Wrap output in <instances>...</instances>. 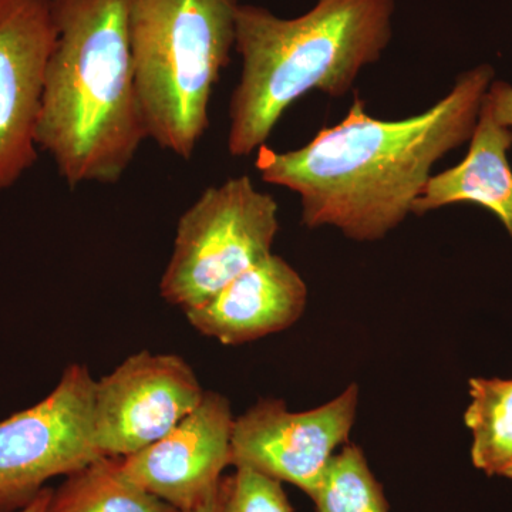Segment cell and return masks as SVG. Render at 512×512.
I'll list each match as a JSON object with an SVG mask.
<instances>
[{
  "mask_svg": "<svg viewBox=\"0 0 512 512\" xmlns=\"http://www.w3.org/2000/svg\"><path fill=\"white\" fill-rule=\"evenodd\" d=\"M494 76L491 64L467 70L446 97L402 120L375 119L356 97L345 119L305 146L259 148L256 170L266 184L299 195L306 228L380 241L412 214L437 161L470 141Z\"/></svg>",
  "mask_w": 512,
  "mask_h": 512,
  "instance_id": "6da1fadb",
  "label": "cell"
},
{
  "mask_svg": "<svg viewBox=\"0 0 512 512\" xmlns=\"http://www.w3.org/2000/svg\"><path fill=\"white\" fill-rule=\"evenodd\" d=\"M134 0H50L57 37L36 141L69 187L119 183L147 131L134 84Z\"/></svg>",
  "mask_w": 512,
  "mask_h": 512,
  "instance_id": "7a4b0ae2",
  "label": "cell"
},
{
  "mask_svg": "<svg viewBox=\"0 0 512 512\" xmlns=\"http://www.w3.org/2000/svg\"><path fill=\"white\" fill-rule=\"evenodd\" d=\"M394 6L396 0H318L293 19L239 6L235 50L242 73L229 103V154L247 157L266 146L285 111L305 94L349 93L389 46Z\"/></svg>",
  "mask_w": 512,
  "mask_h": 512,
  "instance_id": "3957f363",
  "label": "cell"
},
{
  "mask_svg": "<svg viewBox=\"0 0 512 512\" xmlns=\"http://www.w3.org/2000/svg\"><path fill=\"white\" fill-rule=\"evenodd\" d=\"M239 0H134V84L147 137L190 160L235 47Z\"/></svg>",
  "mask_w": 512,
  "mask_h": 512,
  "instance_id": "277c9868",
  "label": "cell"
},
{
  "mask_svg": "<svg viewBox=\"0 0 512 512\" xmlns=\"http://www.w3.org/2000/svg\"><path fill=\"white\" fill-rule=\"evenodd\" d=\"M278 212L275 198L248 175L205 188L178 220L161 296L187 312L274 254Z\"/></svg>",
  "mask_w": 512,
  "mask_h": 512,
  "instance_id": "5b68a950",
  "label": "cell"
},
{
  "mask_svg": "<svg viewBox=\"0 0 512 512\" xmlns=\"http://www.w3.org/2000/svg\"><path fill=\"white\" fill-rule=\"evenodd\" d=\"M96 384L76 363L42 402L0 421V512L22 510L47 481L104 457L94 437Z\"/></svg>",
  "mask_w": 512,
  "mask_h": 512,
  "instance_id": "8992f818",
  "label": "cell"
},
{
  "mask_svg": "<svg viewBox=\"0 0 512 512\" xmlns=\"http://www.w3.org/2000/svg\"><path fill=\"white\" fill-rule=\"evenodd\" d=\"M357 404L356 384L306 412H291L281 399L259 400L234 421L231 466L252 468L312 498L336 450L349 443Z\"/></svg>",
  "mask_w": 512,
  "mask_h": 512,
  "instance_id": "52a82bcc",
  "label": "cell"
},
{
  "mask_svg": "<svg viewBox=\"0 0 512 512\" xmlns=\"http://www.w3.org/2000/svg\"><path fill=\"white\" fill-rule=\"evenodd\" d=\"M194 370L171 353H136L97 380L94 437L104 457H128L180 423L201 403Z\"/></svg>",
  "mask_w": 512,
  "mask_h": 512,
  "instance_id": "ba28073f",
  "label": "cell"
},
{
  "mask_svg": "<svg viewBox=\"0 0 512 512\" xmlns=\"http://www.w3.org/2000/svg\"><path fill=\"white\" fill-rule=\"evenodd\" d=\"M56 37L50 0H0V194L39 158L37 123Z\"/></svg>",
  "mask_w": 512,
  "mask_h": 512,
  "instance_id": "9c48e42d",
  "label": "cell"
},
{
  "mask_svg": "<svg viewBox=\"0 0 512 512\" xmlns=\"http://www.w3.org/2000/svg\"><path fill=\"white\" fill-rule=\"evenodd\" d=\"M234 416L227 397L205 392L170 433L123 457L124 476L181 512L204 503L231 466Z\"/></svg>",
  "mask_w": 512,
  "mask_h": 512,
  "instance_id": "30bf717a",
  "label": "cell"
},
{
  "mask_svg": "<svg viewBox=\"0 0 512 512\" xmlns=\"http://www.w3.org/2000/svg\"><path fill=\"white\" fill-rule=\"evenodd\" d=\"M306 303L302 276L282 256L271 254L184 313L201 335L237 346L291 328Z\"/></svg>",
  "mask_w": 512,
  "mask_h": 512,
  "instance_id": "8fae6325",
  "label": "cell"
},
{
  "mask_svg": "<svg viewBox=\"0 0 512 512\" xmlns=\"http://www.w3.org/2000/svg\"><path fill=\"white\" fill-rule=\"evenodd\" d=\"M511 147V128L500 126L481 103L466 158L456 167L431 175L414 201L412 214L421 217L448 205H478L493 212L512 241Z\"/></svg>",
  "mask_w": 512,
  "mask_h": 512,
  "instance_id": "7c38bea8",
  "label": "cell"
},
{
  "mask_svg": "<svg viewBox=\"0 0 512 512\" xmlns=\"http://www.w3.org/2000/svg\"><path fill=\"white\" fill-rule=\"evenodd\" d=\"M123 457H100L66 477L47 512H181L133 483L121 470Z\"/></svg>",
  "mask_w": 512,
  "mask_h": 512,
  "instance_id": "4fadbf2b",
  "label": "cell"
},
{
  "mask_svg": "<svg viewBox=\"0 0 512 512\" xmlns=\"http://www.w3.org/2000/svg\"><path fill=\"white\" fill-rule=\"evenodd\" d=\"M464 421L473 434L471 460L491 477H510L512 471V379H470Z\"/></svg>",
  "mask_w": 512,
  "mask_h": 512,
  "instance_id": "5bb4252c",
  "label": "cell"
},
{
  "mask_svg": "<svg viewBox=\"0 0 512 512\" xmlns=\"http://www.w3.org/2000/svg\"><path fill=\"white\" fill-rule=\"evenodd\" d=\"M318 512H389L382 485L373 476L362 448L348 443L330 461L312 497Z\"/></svg>",
  "mask_w": 512,
  "mask_h": 512,
  "instance_id": "9a60e30c",
  "label": "cell"
},
{
  "mask_svg": "<svg viewBox=\"0 0 512 512\" xmlns=\"http://www.w3.org/2000/svg\"><path fill=\"white\" fill-rule=\"evenodd\" d=\"M221 512H293L281 481L248 467L224 477Z\"/></svg>",
  "mask_w": 512,
  "mask_h": 512,
  "instance_id": "2e32d148",
  "label": "cell"
},
{
  "mask_svg": "<svg viewBox=\"0 0 512 512\" xmlns=\"http://www.w3.org/2000/svg\"><path fill=\"white\" fill-rule=\"evenodd\" d=\"M483 106L490 111L491 116L500 126L512 127L511 84L494 80L488 87L487 93H485Z\"/></svg>",
  "mask_w": 512,
  "mask_h": 512,
  "instance_id": "e0dca14e",
  "label": "cell"
},
{
  "mask_svg": "<svg viewBox=\"0 0 512 512\" xmlns=\"http://www.w3.org/2000/svg\"><path fill=\"white\" fill-rule=\"evenodd\" d=\"M222 495H224V477L221 478L220 484L215 488L214 493L204 503L188 512H221Z\"/></svg>",
  "mask_w": 512,
  "mask_h": 512,
  "instance_id": "ac0fdd59",
  "label": "cell"
},
{
  "mask_svg": "<svg viewBox=\"0 0 512 512\" xmlns=\"http://www.w3.org/2000/svg\"><path fill=\"white\" fill-rule=\"evenodd\" d=\"M52 493V488H43V490L36 495L35 500L30 501L26 507H23L22 510L16 512H47V507H49V501L50 497H52Z\"/></svg>",
  "mask_w": 512,
  "mask_h": 512,
  "instance_id": "d6986e66",
  "label": "cell"
},
{
  "mask_svg": "<svg viewBox=\"0 0 512 512\" xmlns=\"http://www.w3.org/2000/svg\"><path fill=\"white\" fill-rule=\"evenodd\" d=\"M508 480H512V471H511L510 477H508Z\"/></svg>",
  "mask_w": 512,
  "mask_h": 512,
  "instance_id": "ffe728a7",
  "label": "cell"
}]
</instances>
